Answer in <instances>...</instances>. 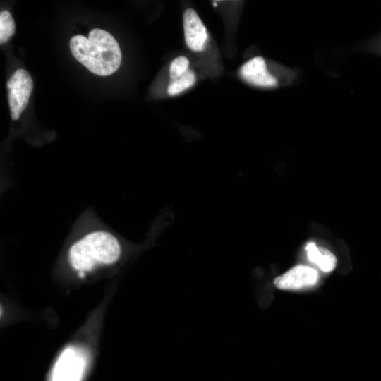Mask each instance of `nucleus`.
Wrapping results in <instances>:
<instances>
[{
	"label": "nucleus",
	"instance_id": "obj_1",
	"mask_svg": "<svg viewBox=\"0 0 381 381\" xmlns=\"http://www.w3.org/2000/svg\"><path fill=\"white\" fill-rule=\"evenodd\" d=\"M70 49L75 59L90 72L100 76L114 73L121 62V52L115 38L107 31L95 28L87 37H72Z\"/></svg>",
	"mask_w": 381,
	"mask_h": 381
},
{
	"label": "nucleus",
	"instance_id": "obj_2",
	"mask_svg": "<svg viewBox=\"0 0 381 381\" xmlns=\"http://www.w3.org/2000/svg\"><path fill=\"white\" fill-rule=\"evenodd\" d=\"M121 245L111 234L97 231L86 234L70 248L68 259L80 277L98 266L116 262L121 255Z\"/></svg>",
	"mask_w": 381,
	"mask_h": 381
},
{
	"label": "nucleus",
	"instance_id": "obj_3",
	"mask_svg": "<svg viewBox=\"0 0 381 381\" xmlns=\"http://www.w3.org/2000/svg\"><path fill=\"white\" fill-rule=\"evenodd\" d=\"M89 367L90 359L84 350L68 346L56 358L47 381H84Z\"/></svg>",
	"mask_w": 381,
	"mask_h": 381
},
{
	"label": "nucleus",
	"instance_id": "obj_4",
	"mask_svg": "<svg viewBox=\"0 0 381 381\" xmlns=\"http://www.w3.org/2000/svg\"><path fill=\"white\" fill-rule=\"evenodd\" d=\"M7 89L11 116L17 120L28 103L33 89L32 79L25 70L18 69L8 80Z\"/></svg>",
	"mask_w": 381,
	"mask_h": 381
},
{
	"label": "nucleus",
	"instance_id": "obj_5",
	"mask_svg": "<svg viewBox=\"0 0 381 381\" xmlns=\"http://www.w3.org/2000/svg\"><path fill=\"white\" fill-rule=\"evenodd\" d=\"M319 279L316 270L306 265H296L277 277L274 284L282 290H296L315 285Z\"/></svg>",
	"mask_w": 381,
	"mask_h": 381
},
{
	"label": "nucleus",
	"instance_id": "obj_6",
	"mask_svg": "<svg viewBox=\"0 0 381 381\" xmlns=\"http://www.w3.org/2000/svg\"><path fill=\"white\" fill-rule=\"evenodd\" d=\"M183 29L188 47L195 52L202 51L207 40V29L193 8L183 13Z\"/></svg>",
	"mask_w": 381,
	"mask_h": 381
},
{
	"label": "nucleus",
	"instance_id": "obj_7",
	"mask_svg": "<svg viewBox=\"0 0 381 381\" xmlns=\"http://www.w3.org/2000/svg\"><path fill=\"white\" fill-rule=\"evenodd\" d=\"M241 77L248 83L259 87H274L277 79L271 75L262 57L256 56L246 62L241 68Z\"/></svg>",
	"mask_w": 381,
	"mask_h": 381
},
{
	"label": "nucleus",
	"instance_id": "obj_8",
	"mask_svg": "<svg viewBox=\"0 0 381 381\" xmlns=\"http://www.w3.org/2000/svg\"><path fill=\"white\" fill-rule=\"evenodd\" d=\"M308 259L315 263L322 271L329 272L337 265L336 256L327 248L318 246L315 243L310 242L306 247Z\"/></svg>",
	"mask_w": 381,
	"mask_h": 381
},
{
	"label": "nucleus",
	"instance_id": "obj_9",
	"mask_svg": "<svg viewBox=\"0 0 381 381\" xmlns=\"http://www.w3.org/2000/svg\"><path fill=\"white\" fill-rule=\"evenodd\" d=\"M195 82V75L191 70H188L181 76L170 80L167 92L170 95H176L190 87Z\"/></svg>",
	"mask_w": 381,
	"mask_h": 381
},
{
	"label": "nucleus",
	"instance_id": "obj_10",
	"mask_svg": "<svg viewBox=\"0 0 381 381\" xmlns=\"http://www.w3.org/2000/svg\"><path fill=\"white\" fill-rule=\"evenodd\" d=\"M16 30L14 20L8 11L4 10L0 13V43L6 42L14 35Z\"/></svg>",
	"mask_w": 381,
	"mask_h": 381
},
{
	"label": "nucleus",
	"instance_id": "obj_11",
	"mask_svg": "<svg viewBox=\"0 0 381 381\" xmlns=\"http://www.w3.org/2000/svg\"><path fill=\"white\" fill-rule=\"evenodd\" d=\"M188 66L189 61L186 57L181 56L174 59L170 64V80L181 76L188 70Z\"/></svg>",
	"mask_w": 381,
	"mask_h": 381
},
{
	"label": "nucleus",
	"instance_id": "obj_12",
	"mask_svg": "<svg viewBox=\"0 0 381 381\" xmlns=\"http://www.w3.org/2000/svg\"><path fill=\"white\" fill-rule=\"evenodd\" d=\"M213 5H214V6H217V3L214 1V2L213 3Z\"/></svg>",
	"mask_w": 381,
	"mask_h": 381
}]
</instances>
